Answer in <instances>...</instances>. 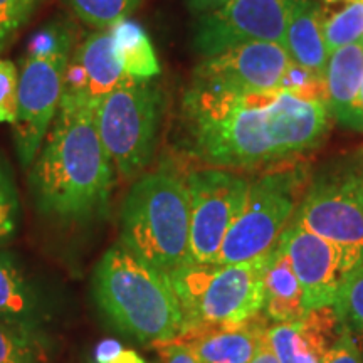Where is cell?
I'll use <instances>...</instances> for the list:
<instances>
[{
  "instance_id": "6da1fadb",
  "label": "cell",
  "mask_w": 363,
  "mask_h": 363,
  "mask_svg": "<svg viewBox=\"0 0 363 363\" xmlns=\"http://www.w3.org/2000/svg\"><path fill=\"white\" fill-rule=\"evenodd\" d=\"M325 103L288 91L192 79L180 104L182 145L203 167L266 170L306 160L331 128Z\"/></svg>"
},
{
  "instance_id": "7a4b0ae2",
  "label": "cell",
  "mask_w": 363,
  "mask_h": 363,
  "mask_svg": "<svg viewBox=\"0 0 363 363\" xmlns=\"http://www.w3.org/2000/svg\"><path fill=\"white\" fill-rule=\"evenodd\" d=\"M29 180L44 216L84 222L106 212L115 165L99 136L93 104L62 94Z\"/></svg>"
},
{
  "instance_id": "3957f363",
  "label": "cell",
  "mask_w": 363,
  "mask_h": 363,
  "mask_svg": "<svg viewBox=\"0 0 363 363\" xmlns=\"http://www.w3.org/2000/svg\"><path fill=\"white\" fill-rule=\"evenodd\" d=\"M93 299L104 320L136 342H175L182 331L180 305L169 276L118 242L94 267Z\"/></svg>"
},
{
  "instance_id": "277c9868",
  "label": "cell",
  "mask_w": 363,
  "mask_h": 363,
  "mask_svg": "<svg viewBox=\"0 0 363 363\" xmlns=\"http://www.w3.org/2000/svg\"><path fill=\"white\" fill-rule=\"evenodd\" d=\"M120 242L163 274L190 261V199L172 170L140 177L121 207Z\"/></svg>"
},
{
  "instance_id": "5b68a950",
  "label": "cell",
  "mask_w": 363,
  "mask_h": 363,
  "mask_svg": "<svg viewBox=\"0 0 363 363\" xmlns=\"http://www.w3.org/2000/svg\"><path fill=\"white\" fill-rule=\"evenodd\" d=\"M267 254L224 266L189 261L169 274L184 318L175 342H187L206 331L235 328L259 315L264 306Z\"/></svg>"
},
{
  "instance_id": "8992f818",
  "label": "cell",
  "mask_w": 363,
  "mask_h": 363,
  "mask_svg": "<svg viewBox=\"0 0 363 363\" xmlns=\"http://www.w3.org/2000/svg\"><path fill=\"white\" fill-rule=\"evenodd\" d=\"M294 219L338 249L347 284L363 274V150L311 174Z\"/></svg>"
},
{
  "instance_id": "52a82bcc",
  "label": "cell",
  "mask_w": 363,
  "mask_h": 363,
  "mask_svg": "<svg viewBox=\"0 0 363 363\" xmlns=\"http://www.w3.org/2000/svg\"><path fill=\"white\" fill-rule=\"evenodd\" d=\"M311 179L308 160L261 170L249 180L242 211L227 230L216 264H238L264 256L293 219Z\"/></svg>"
},
{
  "instance_id": "ba28073f",
  "label": "cell",
  "mask_w": 363,
  "mask_h": 363,
  "mask_svg": "<svg viewBox=\"0 0 363 363\" xmlns=\"http://www.w3.org/2000/svg\"><path fill=\"white\" fill-rule=\"evenodd\" d=\"M163 94L153 79H125L94 108L101 142L123 179L152 162L160 130Z\"/></svg>"
},
{
  "instance_id": "9c48e42d",
  "label": "cell",
  "mask_w": 363,
  "mask_h": 363,
  "mask_svg": "<svg viewBox=\"0 0 363 363\" xmlns=\"http://www.w3.org/2000/svg\"><path fill=\"white\" fill-rule=\"evenodd\" d=\"M190 199V261L216 264L222 240L246 202L249 179L239 172L203 167L185 179Z\"/></svg>"
},
{
  "instance_id": "30bf717a",
  "label": "cell",
  "mask_w": 363,
  "mask_h": 363,
  "mask_svg": "<svg viewBox=\"0 0 363 363\" xmlns=\"http://www.w3.org/2000/svg\"><path fill=\"white\" fill-rule=\"evenodd\" d=\"M71 49L51 56H27L19 74L13 142L22 167H30L43 147L65 94Z\"/></svg>"
},
{
  "instance_id": "8fae6325",
  "label": "cell",
  "mask_w": 363,
  "mask_h": 363,
  "mask_svg": "<svg viewBox=\"0 0 363 363\" xmlns=\"http://www.w3.org/2000/svg\"><path fill=\"white\" fill-rule=\"evenodd\" d=\"M291 0H229L203 13L194 44L203 57L249 43L283 44Z\"/></svg>"
},
{
  "instance_id": "7c38bea8",
  "label": "cell",
  "mask_w": 363,
  "mask_h": 363,
  "mask_svg": "<svg viewBox=\"0 0 363 363\" xmlns=\"http://www.w3.org/2000/svg\"><path fill=\"white\" fill-rule=\"evenodd\" d=\"M278 246L286 252L301 284L305 310L333 306L347 284L338 249L299 224L294 216L281 234Z\"/></svg>"
},
{
  "instance_id": "4fadbf2b",
  "label": "cell",
  "mask_w": 363,
  "mask_h": 363,
  "mask_svg": "<svg viewBox=\"0 0 363 363\" xmlns=\"http://www.w3.org/2000/svg\"><path fill=\"white\" fill-rule=\"evenodd\" d=\"M291 57L279 43H249L203 57L194 78L246 89L279 88Z\"/></svg>"
},
{
  "instance_id": "5bb4252c",
  "label": "cell",
  "mask_w": 363,
  "mask_h": 363,
  "mask_svg": "<svg viewBox=\"0 0 363 363\" xmlns=\"http://www.w3.org/2000/svg\"><path fill=\"white\" fill-rule=\"evenodd\" d=\"M125 79H128V76L116 57L110 29L96 30L71 52L65 93L84 99L96 108L99 99Z\"/></svg>"
},
{
  "instance_id": "9a60e30c",
  "label": "cell",
  "mask_w": 363,
  "mask_h": 363,
  "mask_svg": "<svg viewBox=\"0 0 363 363\" xmlns=\"http://www.w3.org/2000/svg\"><path fill=\"white\" fill-rule=\"evenodd\" d=\"M343 325L333 306L306 310L296 323H274L266 331L279 363H326Z\"/></svg>"
},
{
  "instance_id": "2e32d148",
  "label": "cell",
  "mask_w": 363,
  "mask_h": 363,
  "mask_svg": "<svg viewBox=\"0 0 363 363\" xmlns=\"http://www.w3.org/2000/svg\"><path fill=\"white\" fill-rule=\"evenodd\" d=\"M363 79V39L331 54L326 65V110L345 128L363 131L360 101Z\"/></svg>"
},
{
  "instance_id": "e0dca14e",
  "label": "cell",
  "mask_w": 363,
  "mask_h": 363,
  "mask_svg": "<svg viewBox=\"0 0 363 363\" xmlns=\"http://www.w3.org/2000/svg\"><path fill=\"white\" fill-rule=\"evenodd\" d=\"M0 321L39 345L44 325L39 294L9 252H0Z\"/></svg>"
},
{
  "instance_id": "ac0fdd59",
  "label": "cell",
  "mask_w": 363,
  "mask_h": 363,
  "mask_svg": "<svg viewBox=\"0 0 363 363\" xmlns=\"http://www.w3.org/2000/svg\"><path fill=\"white\" fill-rule=\"evenodd\" d=\"M269 320L259 313L235 328L206 331L187 340L199 363H249L259 350Z\"/></svg>"
},
{
  "instance_id": "d6986e66",
  "label": "cell",
  "mask_w": 363,
  "mask_h": 363,
  "mask_svg": "<svg viewBox=\"0 0 363 363\" xmlns=\"http://www.w3.org/2000/svg\"><path fill=\"white\" fill-rule=\"evenodd\" d=\"M283 45L293 62L325 76L330 54L323 35V12L316 0H291Z\"/></svg>"
},
{
  "instance_id": "ffe728a7",
  "label": "cell",
  "mask_w": 363,
  "mask_h": 363,
  "mask_svg": "<svg viewBox=\"0 0 363 363\" xmlns=\"http://www.w3.org/2000/svg\"><path fill=\"white\" fill-rule=\"evenodd\" d=\"M262 313L271 323H296L306 313L301 284L288 256L278 244L267 254Z\"/></svg>"
},
{
  "instance_id": "44dd1931",
  "label": "cell",
  "mask_w": 363,
  "mask_h": 363,
  "mask_svg": "<svg viewBox=\"0 0 363 363\" xmlns=\"http://www.w3.org/2000/svg\"><path fill=\"white\" fill-rule=\"evenodd\" d=\"M110 33L118 61L128 78L152 79L160 74V62L152 40L138 22L125 19L113 26Z\"/></svg>"
},
{
  "instance_id": "7402d4cb",
  "label": "cell",
  "mask_w": 363,
  "mask_h": 363,
  "mask_svg": "<svg viewBox=\"0 0 363 363\" xmlns=\"http://www.w3.org/2000/svg\"><path fill=\"white\" fill-rule=\"evenodd\" d=\"M323 35L330 56L363 39V0H347V6L340 12L323 13Z\"/></svg>"
},
{
  "instance_id": "603a6c76",
  "label": "cell",
  "mask_w": 363,
  "mask_h": 363,
  "mask_svg": "<svg viewBox=\"0 0 363 363\" xmlns=\"http://www.w3.org/2000/svg\"><path fill=\"white\" fill-rule=\"evenodd\" d=\"M81 21L98 30L111 29L118 22L128 19L142 0H65Z\"/></svg>"
},
{
  "instance_id": "cb8c5ba5",
  "label": "cell",
  "mask_w": 363,
  "mask_h": 363,
  "mask_svg": "<svg viewBox=\"0 0 363 363\" xmlns=\"http://www.w3.org/2000/svg\"><path fill=\"white\" fill-rule=\"evenodd\" d=\"M19 195L7 165L0 160V247L16 238L19 227Z\"/></svg>"
},
{
  "instance_id": "d4e9b609",
  "label": "cell",
  "mask_w": 363,
  "mask_h": 363,
  "mask_svg": "<svg viewBox=\"0 0 363 363\" xmlns=\"http://www.w3.org/2000/svg\"><path fill=\"white\" fill-rule=\"evenodd\" d=\"M333 308L352 337L363 340V274L345 286Z\"/></svg>"
},
{
  "instance_id": "484cf974",
  "label": "cell",
  "mask_w": 363,
  "mask_h": 363,
  "mask_svg": "<svg viewBox=\"0 0 363 363\" xmlns=\"http://www.w3.org/2000/svg\"><path fill=\"white\" fill-rule=\"evenodd\" d=\"M279 88L294 94V96L308 99V101H326L325 76L316 74V72L306 69V67L299 66L296 62L289 65Z\"/></svg>"
},
{
  "instance_id": "4316f807",
  "label": "cell",
  "mask_w": 363,
  "mask_h": 363,
  "mask_svg": "<svg viewBox=\"0 0 363 363\" xmlns=\"http://www.w3.org/2000/svg\"><path fill=\"white\" fill-rule=\"evenodd\" d=\"M40 0H0V51L30 19Z\"/></svg>"
},
{
  "instance_id": "83f0119b",
  "label": "cell",
  "mask_w": 363,
  "mask_h": 363,
  "mask_svg": "<svg viewBox=\"0 0 363 363\" xmlns=\"http://www.w3.org/2000/svg\"><path fill=\"white\" fill-rule=\"evenodd\" d=\"M19 72L13 62L0 59V123H16Z\"/></svg>"
},
{
  "instance_id": "f1b7e54d",
  "label": "cell",
  "mask_w": 363,
  "mask_h": 363,
  "mask_svg": "<svg viewBox=\"0 0 363 363\" xmlns=\"http://www.w3.org/2000/svg\"><path fill=\"white\" fill-rule=\"evenodd\" d=\"M35 345L0 321V363H38Z\"/></svg>"
},
{
  "instance_id": "f546056e",
  "label": "cell",
  "mask_w": 363,
  "mask_h": 363,
  "mask_svg": "<svg viewBox=\"0 0 363 363\" xmlns=\"http://www.w3.org/2000/svg\"><path fill=\"white\" fill-rule=\"evenodd\" d=\"M72 39L62 26H48L35 33L27 45V56H51V54L71 49Z\"/></svg>"
},
{
  "instance_id": "4dcf8cb0",
  "label": "cell",
  "mask_w": 363,
  "mask_h": 363,
  "mask_svg": "<svg viewBox=\"0 0 363 363\" xmlns=\"http://www.w3.org/2000/svg\"><path fill=\"white\" fill-rule=\"evenodd\" d=\"M326 363H363L357 340L352 337V333L345 326L337 342L330 348Z\"/></svg>"
},
{
  "instance_id": "1f68e13d",
  "label": "cell",
  "mask_w": 363,
  "mask_h": 363,
  "mask_svg": "<svg viewBox=\"0 0 363 363\" xmlns=\"http://www.w3.org/2000/svg\"><path fill=\"white\" fill-rule=\"evenodd\" d=\"M155 348L160 353L163 363H199L187 343L169 342L157 345Z\"/></svg>"
},
{
  "instance_id": "d6a6232c",
  "label": "cell",
  "mask_w": 363,
  "mask_h": 363,
  "mask_svg": "<svg viewBox=\"0 0 363 363\" xmlns=\"http://www.w3.org/2000/svg\"><path fill=\"white\" fill-rule=\"evenodd\" d=\"M123 350V343L115 338H106L94 347L93 360L94 363H111Z\"/></svg>"
},
{
  "instance_id": "836d02e7",
  "label": "cell",
  "mask_w": 363,
  "mask_h": 363,
  "mask_svg": "<svg viewBox=\"0 0 363 363\" xmlns=\"http://www.w3.org/2000/svg\"><path fill=\"white\" fill-rule=\"evenodd\" d=\"M249 363H279L278 357H276V353L272 352L269 342H267V337H264V340H262L259 350H257V353Z\"/></svg>"
},
{
  "instance_id": "e575fe53",
  "label": "cell",
  "mask_w": 363,
  "mask_h": 363,
  "mask_svg": "<svg viewBox=\"0 0 363 363\" xmlns=\"http://www.w3.org/2000/svg\"><path fill=\"white\" fill-rule=\"evenodd\" d=\"M111 363H148L147 360H143L142 357L138 355L135 350H130V348H125L123 352L118 355L115 360H113Z\"/></svg>"
},
{
  "instance_id": "d590c367",
  "label": "cell",
  "mask_w": 363,
  "mask_h": 363,
  "mask_svg": "<svg viewBox=\"0 0 363 363\" xmlns=\"http://www.w3.org/2000/svg\"><path fill=\"white\" fill-rule=\"evenodd\" d=\"M190 2L197 9H201V11H212V9L224 6L229 0H190Z\"/></svg>"
},
{
  "instance_id": "8d00e7d4",
  "label": "cell",
  "mask_w": 363,
  "mask_h": 363,
  "mask_svg": "<svg viewBox=\"0 0 363 363\" xmlns=\"http://www.w3.org/2000/svg\"><path fill=\"white\" fill-rule=\"evenodd\" d=\"M360 101H362V108H363V79H362V91H360Z\"/></svg>"
},
{
  "instance_id": "74e56055",
  "label": "cell",
  "mask_w": 363,
  "mask_h": 363,
  "mask_svg": "<svg viewBox=\"0 0 363 363\" xmlns=\"http://www.w3.org/2000/svg\"><path fill=\"white\" fill-rule=\"evenodd\" d=\"M328 4H337V2H343V0H326Z\"/></svg>"
}]
</instances>
